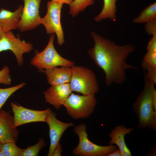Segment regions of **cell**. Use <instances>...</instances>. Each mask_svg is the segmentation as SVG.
Segmentation results:
<instances>
[{
  "mask_svg": "<svg viewBox=\"0 0 156 156\" xmlns=\"http://www.w3.org/2000/svg\"><path fill=\"white\" fill-rule=\"evenodd\" d=\"M23 7L20 5L14 12L3 8L0 10V27L4 32L18 28Z\"/></svg>",
  "mask_w": 156,
  "mask_h": 156,
  "instance_id": "2e32d148",
  "label": "cell"
},
{
  "mask_svg": "<svg viewBox=\"0 0 156 156\" xmlns=\"http://www.w3.org/2000/svg\"><path fill=\"white\" fill-rule=\"evenodd\" d=\"M3 144L2 143L0 142V150H1L2 148Z\"/></svg>",
  "mask_w": 156,
  "mask_h": 156,
  "instance_id": "4dcf8cb0",
  "label": "cell"
},
{
  "mask_svg": "<svg viewBox=\"0 0 156 156\" xmlns=\"http://www.w3.org/2000/svg\"><path fill=\"white\" fill-rule=\"evenodd\" d=\"M46 145L45 141L42 138H40L38 142L33 146H29L23 150L22 156H37L42 149Z\"/></svg>",
  "mask_w": 156,
  "mask_h": 156,
  "instance_id": "603a6c76",
  "label": "cell"
},
{
  "mask_svg": "<svg viewBox=\"0 0 156 156\" xmlns=\"http://www.w3.org/2000/svg\"><path fill=\"white\" fill-rule=\"evenodd\" d=\"M94 2V0H73L69 4V13L74 17L83 11L87 7L93 5Z\"/></svg>",
  "mask_w": 156,
  "mask_h": 156,
  "instance_id": "ffe728a7",
  "label": "cell"
},
{
  "mask_svg": "<svg viewBox=\"0 0 156 156\" xmlns=\"http://www.w3.org/2000/svg\"><path fill=\"white\" fill-rule=\"evenodd\" d=\"M73 0H51L55 2L70 4Z\"/></svg>",
  "mask_w": 156,
  "mask_h": 156,
  "instance_id": "83f0119b",
  "label": "cell"
},
{
  "mask_svg": "<svg viewBox=\"0 0 156 156\" xmlns=\"http://www.w3.org/2000/svg\"><path fill=\"white\" fill-rule=\"evenodd\" d=\"M48 83L51 86L60 85L70 82L71 75V67L68 66L55 67L45 69Z\"/></svg>",
  "mask_w": 156,
  "mask_h": 156,
  "instance_id": "9a60e30c",
  "label": "cell"
},
{
  "mask_svg": "<svg viewBox=\"0 0 156 156\" xmlns=\"http://www.w3.org/2000/svg\"><path fill=\"white\" fill-rule=\"evenodd\" d=\"M94 95H79L72 93L63 105L68 114L75 119L89 117L97 103Z\"/></svg>",
  "mask_w": 156,
  "mask_h": 156,
  "instance_id": "8992f818",
  "label": "cell"
},
{
  "mask_svg": "<svg viewBox=\"0 0 156 156\" xmlns=\"http://www.w3.org/2000/svg\"><path fill=\"white\" fill-rule=\"evenodd\" d=\"M54 35L50 37L48 44L41 52H36L30 64L36 68L39 71L44 73V70L59 66L72 67L75 66L74 62L61 56L56 50L53 44Z\"/></svg>",
  "mask_w": 156,
  "mask_h": 156,
  "instance_id": "3957f363",
  "label": "cell"
},
{
  "mask_svg": "<svg viewBox=\"0 0 156 156\" xmlns=\"http://www.w3.org/2000/svg\"><path fill=\"white\" fill-rule=\"evenodd\" d=\"M72 75L69 83L71 90L84 95L95 94L99 90L95 74L82 66L71 67Z\"/></svg>",
  "mask_w": 156,
  "mask_h": 156,
  "instance_id": "5b68a950",
  "label": "cell"
},
{
  "mask_svg": "<svg viewBox=\"0 0 156 156\" xmlns=\"http://www.w3.org/2000/svg\"><path fill=\"white\" fill-rule=\"evenodd\" d=\"M13 113V127L15 128L28 123L46 122L50 108L43 110H36L26 108L11 102L10 103Z\"/></svg>",
  "mask_w": 156,
  "mask_h": 156,
  "instance_id": "9c48e42d",
  "label": "cell"
},
{
  "mask_svg": "<svg viewBox=\"0 0 156 156\" xmlns=\"http://www.w3.org/2000/svg\"><path fill=\"white\" fill-rule=\"evenodd\" d=\"M86 125L82 123L75 126L74 131L79 138L77 146L73 153L77 156H107L117 148V146L110 144L106 146L98 145L91 142L88 138Z\"/></svg>",
  "mask_w": 156,
  "mask_h": 156,
  "instance_id": "277c9868",
  "label": "cell"
},
{
  "mask_svg": "<svg viewBox=\"0 0 156 156\" xmlns=\"http://www.w3.org/2000/svg\"><path fill=\"white\" fill-rule=\"evenodd\" d=\"M0 156H5L3 152L1 150H0Z\"/></svg>",
  "mask_w": 156,
  "mask_h": 156,
  "instance_id": "f546056e",
  "label": "cell"
},
{
  "mask_svg": "<svg viewBox=\"0 0 156 156\" xmlns=\"http://www.w3.org/2000/svg\"><path fill=\"white\" fill-rule=\"evenodd\" d=\"M133 128H127L123 125L115 127L109 133L110 138L109 141L110 144H115L121 151L122 156H131V154L127 147L125 140V137L127 134H131L133 131Z\"/></svg>",
  "mask_w": 156,
  "mask_h": 156,
  "instance_id": "5bb4252c",
  "label": "cell"
},
{
  "mask_svg": "<svg viewBox=\"0 0 156 156\" xmlns=\"http://www.w3.org/2000/svg\"><path fill=\"white\" fill-rule=\"evenodd\" d=\"M15 143L10 142L3 144L1 150L5 156H22L23 149L18 147Z\"/></svg>",
  "mask_w": 156,
  "mask_h": 156,
  "instance_id": "7402d4cb",
  "label": "cell"
},
{
  "mask_svg": "<svg viewBox=\"0 0 156 156\" xmlns=\"http://www.w3.org/2000/svg\"><path fill=\"white\" fill-rule=\"evenodd\" d=\"M62 152V146L60 144L54 150L52 156H61Z\"/></svg>",
  "mask_w": 156,
  "mask_h": 156,
  "instance_id": "d4e9b609",
  "label": "cell"
},
{
  "mask_svg": "<svg viewBox=\"0 0 156 156\" xmlns=\"http://www.w3.org/2000/svg\"><path fill=\"white\" fill-rule=\"evenodd\" d=\"M147 52L143 58L142 66L156 83V47H147Z\"/></svg>",
  "mask_w": 156,
  "mask_h": 156,
  "instance_id": "e0dca14e",
  "label": "cell"
},
{
  "mask_svg": "<svg viewBox=\"0 0 156 156\" xmlns=\"http://www.w3.org/2000/svg\"><path fill=\"white\" fill-rule=\"evenodd\" d=\"M107 156H122L121 152L119 148H117L114 151L109 154Z\"/></svg>",
  "mask_w": 156,
  "mask_h": 156,
  "instance_id": "484cf974",
  "label": "cell"
},
{
  "mask_svg": "<svg viewBox=\"0 0 156 156\" xmlns=\"http://www.w3.org/2000/svg\"><path fill=\"white\" fill-rule=\"evenodd\" d=\"M56 114L50 109L47 115L46 122L49 127L50 144L47 155L52 156L63 134L69 127L74 125L73 122H64L58 120Z\"/></svg>",
  "mask_w": 156,
  "mask_h": 156,
  "instance_id": "8fae6325",
  "label": "cell"
},
{
  "mask_svg": "<svg viewBox=\"0 0 156 156\" xmlns=\"http://www.w3.org/2000/svg\"><path fill=\"white\" fill-rule=\"evenodd\" d=\"M142 90L134 103L133 110L138 118V129L148 128L156 130V110L153 105L152 95L156 84L151 78L144 73Z\"/></svg>",
  "mask_w": 156,
  "mask_h": 156,
  "instance_id": "7a4b0ae2",
  "label": "cell"
},
{
  "mask_svg": "<svg viewBox=\"0 0 156 156\" xmlns=\"http://www.w3.org/2000/svg\"><path fill=\"white\" fill-rule=\"evenodd\" d=\"M63 4L49 1L46 14L41 18V24L44 26L47 34H55L58 44L64 43V34L60 21L61 12Z\"/></svg>",
  "mask_w": 156,
  "mask_h": 156,
  "instance_id": "52a82bcc",
  "label": "cell"
},
{
  "mask_svg": "<svg viewBox=\"0 0 156 156\" xmlns=\"http://www.w3.org/2000/svg\"><path fill=\"white\" fill-rule=\"evenodd\" d=\"M91 34L94 46L88 53L95 64L104 72L106 86L113 83H123L126 79L127 69L138 70L136 66L128 64L126 61L129 55L135 50L134 46L119 45L94 32H92Z\"/></svg>",
  "mask_w": 156,
  "mask_h": 156,
  "instance_id": "6da1fadb",
  "label": "cell"
},
{
  "mask_svg": "<svg viewBox=\"0 0 156 156\" xmlns=\"http://www.w3.org/2000/svg\"><path fill=\"white\" fill-rule=\"evenodd\" d=\"M13 123L12 116L5 110L0 111V142L3 144L17 141L19 132Z\"/></svg>",
  "mask_w": 156,
  "mask_h": 156,
  "instance_id": "4fadbf2b",
  "label": "cell"
},
{
  "mask_svg": "<svg viewBox=\"0 0 156 156\" xmlns=\"http://www.w3.org/2000/svg\"><path fill=\"white\" fill-rule=\"evenodd\" d=\"M72 93L69 83L51 86L44 94L45 101L53 106L55 109H60Z\"/></svg>",
  "mask_w": 156,
  "mask_h": 156,
  "instance_id": "7c38bea8",
  "label": "cell"
},
{
  "mask_svg": "<svg viewBox=\"0 0 156 156\" xmlns=\"http://www.w3.org/2000/svg\"><path fill=\"white\" fill-rule=\"evenodd\" d=\"M33 49L31 43L21 41L19 38L16 37L11 31H4L0 38V52L11 51L16 57L19 66L23 64V54L29 53Z\"/></svg>",
  "mask_w": 156,
  "mask_h": 156,
  "instance_id": "ba28073f",
  "label": "cell"
},
{
  "mask_svg": "<svg viewBox=\"0 0 156 156\" xmlns=\"http://www.w3.org/2000/svg\"><path fill=\"white\" fill-rule=\"evenodd\" d=\"M152 102L154 109L156 110V90L155 89L152 95Z\"/></svg>",
  "mask_w": 156,
  "mask_h": 156,
  "instance_id": "4316f807",
  "label": "cell"
},
{
  "mask_svg": "<svg viewBox=\"0 0 156 156\" xmlns=\"http://www.w3.org/2000/svg\"><path fill=\"white\" fill-rule=\"evenodd\" d=\"M156 21V3L150 4L146 7L140 13L139 15L134 19L135 23H147Z\"/></svg>",
  "mask_w": 156,
  "mask_h": 156,
  "instance_id": "d6986e66",
  "label": "cell"
},
{
  "mask_svg": "<svg viewBox=\"0 0 156 156\" xmlns=\"http://www.w3.org/2000/svg\"><path fill=\"white\" fill-rule=\"evenodd\" d=\"M24 3L18 27L21 31L34 29L41 24L39 8L41 0H22Z\"/></svg>",
  "mask_w": 156,
  "mask_h": 156,
  "instance_id": "30bf717a",
  "label": "cell"
},
{
  "mask_svg": "<svg viewBox=\"0 0 156 156\" xmlns=\"http://www.w3.org/2000/svg\"><path fill=\"white\" fill-rule=\"evenodd\" d=\"M12 81L9 68L5 66L0 70V83L9 85L11 84Z\"/></svg>",
  "mask_w": 156,
  "mask_h": 156,
  "instance_id": "cb8c5ba5",
  "label": "cell"
},
{
  "mask_svg": "<svg viewBox=\"0 0 156 156\" xmlns=\"http://www.w3.org/2000/svg\"><path fill=\"white\" fill-rule=\"evenodd\" d=\"M103 5L101 12L94 18L96 22L106 18L115 21L116 18V3L117 0H103Z\"/></svg>",
  "mask_w": 156,
  "mask_h": 156,
  "instance_id": "ac0fdd59",
  "label": "cell"
},
{
  "mask_svg": "<svg viewBox=\"0 0 156 156\" xmlns=\"http://www.w3.org/2000/svg\"><path fill=\"white\" fill-rule=\"evenodd\" d=\"M4 31L0 27V38H1Z\"/></svg>",
  "mask_w": 156,
  "mask_h": 156,
  "instance_id": "f1b7e54d",
  "label": "cell"
},
{
  "mask_svg": "<svg viewBox=\"0 0 156 156\" xmlns=\"http://www.w3.org/2000/svg\"><path fill=\"white\" fill-rule=\"evenodd\" d=\"M26 84L22 83L14 86L5 88H0V111L8 98L14 93L22 88Z\"/></svg>",
  "mask_w": 156,
  "mask_h": 156,
  "instance_id": "44dd1931",
  "label": "cell"
}]
</instances>
